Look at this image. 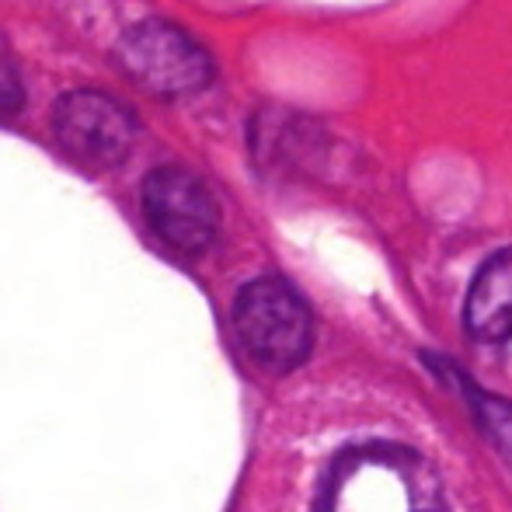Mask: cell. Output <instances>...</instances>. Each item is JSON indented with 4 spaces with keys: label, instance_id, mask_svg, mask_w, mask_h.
Here are the masks:
<instances>
[{
    "label": "cell",
    "instance_id": "obj_1",
    "mask_svg": "<svg viewBox=\"0 0 512 512\" xmlns=\"http://www.w3.org/2000/svg\"><path fill=\"white\" fill-rule=\"evenodd\" d=\"M314 512H450L436 467L401 443L342 450L324 471Z\"/></svg>",
    "mask_w": 512,
    "mask_h": 512
},
{
    "label": "cell",
    "instance_id": "obj_2",
    "mask_svg": "<svg viewBox=\"0 0 512 512\" xmlns=\"http://www.w3.org/2000/svg\"><path fill=\"white\" fill-rule=\"evenodd\" d=\"M234 331L251 363L290 373L314 349V314L307 300L279 276L251 279L234 300Z\"/></svg>",
    "mask_w": 512,
    "mask_h": 512
},
{
    "label": "cell",
    "instance_id": "obj_3",
    "mask_svg": "<svg viewBox=\"0 0 512 512\" xmlns=\"http://www.w3.org/2000/svg\"><path fill=\"white\" fill-rule=\"evenodd\" d=\"M119 60L133 74V81L154 95H196L213 81L209 53L171 21L150 18L129 28L119 42Z\"/></svg>",
    "mask_w": 512,
    "mask_h": 512
},
{
    "label": "cell",
    "instance_id": "obj_4",
    "mask_svg": "<svg viewBox=\"0 0 512 512\" xmlns=\"http://www.w3.org/2000/svg\"><path fill=\"white\" fill-rule=\"evenodd\" d=\"M143 216L178 255H203L220 230V209L203 178L185 168H157L143 182Z\"/></svg>",
    "mask_w": 512,
    "mask_h": 512
},
{
    "label": "cell",
    "instance_id": "obj_5",
    "mask_svg": "<svg viewBox=\"0 0 512 512\" xmlns=\"http://www.w3.org/2000/svg\"><path fill=\"white\" fill-rule=\"evenodd\" d=\"M133 129V115L98 91H70L53 112L60 147L88 168H115L133 147Z\"/></svg>",
    "mask_w": 512,
    "mask_h": 512
},
{
    "label": "cell",
    "instance_id": "obj_6",
    "mask_svg": "<svg viewBox=\"0 0 512 512\" xmlns=\"http://www.w3.org/2000/svg\"><path fill=\"white\" fill-rule=\"evenodd\" d=\"M467 335L499 345L512 338V248L495 251L474 276L464 304Z\"/></svg>",
    "mask_w": 512,
    "mask_h": 512
},
{
    "label": "cell",
    "instance_id": "obj_7",
    "mask_svg": "<svg viewBox=\"0 0 512 512\" xmlns=\"http://www.w3.org/2000/svg\"><path fill=\"white\" fill-rule=\"evenodd\" d=\"M429 363L436 366L439 377L450 380V387L457 384L460 398L467 401V408H471L474 418H478V429L492 439V446L502 453V460H506L509 471H512V401L499 398V394L481 391L474 380L464 377V370H460V366L443 363V359H436V356H429Z\"/></svg>",
    "mask_w": 512,
    "mask_h": 512
},
{
    "label": "cell",
    "instance_id": "obj_8",
    "mask_svg": "<svg viewBox=\"0 0 512 512\" xmlns=\"http://www.w3.org/2000/svg\"><path fill=\"white\" fill-rule=\"evenodd\" d=\"M21 102H25V88H21L18 70L11 67V60L0 56V119L18 112Z\"/></svg>",
    "mask_w": 512,
    "mask_h": 512
}]
</instances>
